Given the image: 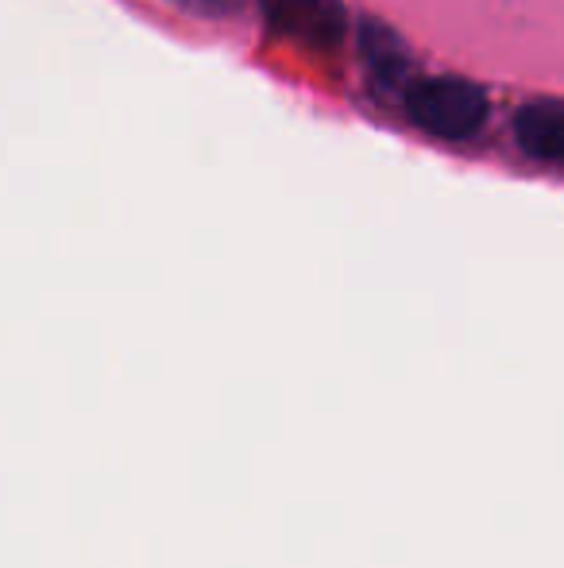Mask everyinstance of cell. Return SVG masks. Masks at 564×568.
<instances>
[{
	"instance_id": "6da1fadb",
	"label": "cell",
	"mask_w": 564,
	"mask_h": 568,
	"mask_svg": "<svg viewBox=\"0 0 564 568\" xmlns=\"http://www.w3.org/2000/svg\"><path fill=\"white\" fill-rule=\"evenodd\" d=\"M402 105H407V116L437 140H468L488 120V98H483L480 85L464 82V78L410 82Z\"/></svg>"
},
{
	"instance_id": "7a4b0ae2",
	"label": "cell",
	"mask_w": 564,
	"mask_h": 568,
	"mask_svg": "<svg viewBox=\"0 0 564 568\" xmlns=\"http://www.w3.org/2000/svg\"><path fill=\"white\" fill-rule=\"evenodd\" d=\"M264 16L279 36L309 47H332L345 36V8L337 0H264Z\"/></svg>"
},
{
	"instance_id": "3957f363",
	"label": "cell",
	"mask_w": 564,
	"mask_h": 568,
	"mask_svg": "<svg viewBox=\"0 0 564 568\" xmlns=\"http://www.w3.org/2000/svg\"><path fill=\"white\" fill-rule=\"evenodd\" d=\"M514 140L537 163L564 166V101H534L514 120Z\"/></svg>"
},
{
	"instance_id": "277c9868",
	"label": "cell",
	"mask_w": 564,
	"mask_h": 568,
	"mask_svg": "<svg viewBox=\"0 0 564 568\" xmlns=\"http://www.w3.org/2000/svg\"><path fill=\"white\" fill-rule=\"evenodd\" d=\"M363 54H368V74H371V82H376V90L402 93V98H407V90H402L407 51H402L399 39L387 28H379V23H368V28H363Z\"/></svg>"
},
{
	"instance_id": "5b68a950",
	"label": "cell",
	"mask_w": 564,
	"mask_h": 568,
	"mask_svg": "<svg viewBox=\"0 0 564 568\" xmlns=\"http://www.w3.org/2000/svg\"><path fill=\"white\" fill-rule=\"evenodd\" d=\"M182 4L205 8V12H225V8H233V0H182Z\"/></svg>"
}]
</instances>
